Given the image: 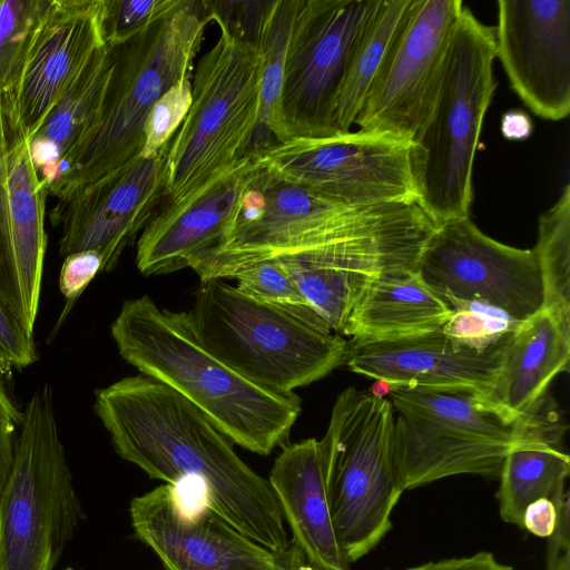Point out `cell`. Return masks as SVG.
<instances>
[{"label": "cell", "instance_id": "9c48e42d", "mask_svg": "<svg viewBox=\"0 0 570 570\" xmlns=\"http://www.w3.org/2000/svg\"><path fill=\"white\" fill-rule=\"evenodd\" d=\"M82 518L45 385L24 406L0 493V570H53Z\"/></svg>", "mask_w": 570, "mask_h": 570}, {"label": "cell", "instance_id": "4fadbf2b", "mask_svg": "<svg viewBox=\"0 0 570 570\" xmlns=\"http://www.w3.org/2000/svg\"><path fill=\"white\" fill-rule=\"evenodd\" d=\"M416 272L450 305L484 303L515 322L543 308L542 275L533 250L492 239L470 216L436 226L421 252Z\"/></svg>", "mask_w": 570, "mask_h": 570}, {"label": "cell", "instance_id": "74e56055", "mask_svg": "<svg viewBox=\"0 0 570 570\" xmlns=\"http://www.w3.org/2000/svg\"><path fill=\"white\" fill-rule=\"evenodd\" d=\"M101 265L100 255L94 250L78 252L65 257L59 274V289L68 306L63 317L89 283L101 272Z\"/></svg>", "mask_w": 570, "mask_h": 570}, {"label": "cell", "instance_id": "277c9868", "mask_svg": "<svg viewBox=\"0 0 570 570\" xmlns=\"http://www.w3.org/2000/svg\"><path fill=\"white\" fill-rule=\"evenodd\" d=\"M210 17L205 0H174L158 19L111 47L114 67L94 127L58 164L49 194L61 199L139 156L156 101L191 77Z\"/></svg>", "mask_w": 570, "mask_h": 570}, {"label": "cell", "instance_id": "e0dca14e", "mask_svg": "<svg viewBox=\"0 0 570 570\" xmlns=\"http://www.w3.org/2000/svg\"><path fill=\"white\" fill-rule=\"evenodd\" d=\"M48 194L28 140L8 130L0 95V301L30 334L40 302Z\"/></svg>", "mask_w": 570, "mask_h": 570}, {"label": "cell", "instance_id": "f35d334b", "mask_svg": "<svg viewBox=\"0 0 570 570\" xmlns=\"http://www.w3.org/2000/svg\"><path fill=\"white\" fill-rule=\"evenodd\" d=\"M569 491L553 503L557 509V522L548 537L546 570H570V515Z\"/></svg>", "mask_w": 570, "mask_h": 570}, {"label": "cell", "instance_id": "cb8c5ba5", "mask_svg": "<svg viewBox=\"0 0 570 570\" xmlns=\"http://www.w3.org/2000/svg\"><path fill=\"white\" fill-rule=\"evenodd\" d=\"M453 312L416 271L373 278L356 299L343 335L386 341L421 335L443 326Z\"/></svg>", "mask_w": 570, "mask_h": 570}, {"label": "cell", "instance_id": "52a82bcc", "mask_svg": "<svg viewBox=\"0 0 570 570\" xmlns=\"http://www.w3.org/2000/svg\"><path fill=\"white\" fill-rule=\"evenodd\" d=\"M186 314L209 352L250 382L275 392L295 393L345 363L343 336L259 303L225 279L200 282Z\"/></svg>", "mask_w": 570, "mask_h": 570}, {"label": "cell", "instance_id": "7402d4cb", "mask_svg": "<svg viewBox=\"0 0 570 570\" xmlns=\"http://www.w3.org/2000/svg\"><path fill=\"white\" fill-rule=\"evenodd\" d=\"M268 482L306 562L315 570H350L332 518L320 440L284 446Z\"/></svg>", "mask_w": 570, "mask_h": 570}, {"label": "cell", "instance_id": "836d02e7", "mask_svg": "<svg viewBox=\"0 0 570 570\" xmlns=\"http://www.w3.org/2000/svg\"><path fill=\"white\" fill-rule=\"evenodd\" d=\"M191 104V77L184 78L163 95L149 110L144 124L141 157L161 154L180 127Z\"/></svg>", "mask_w": 570, "mask_h": 570}, {"label": "cell", "instance_id": "ab89813d", "mask_svg": "<svg viewBox=\"0 0 570 570\" xmlns=\"http://www.w3.org/2000/svg\"><path fill=\"white\" fill-rule=\"evenodd\" d=\"M22 420L20 412L0 380V493L8 480L12 461L14 433Z\"/></svg>", "mask_w": 570, "mask_h": 570}, {"label": "cell", "instance_id": "ee69618b", "mask_svg": "<svg viewBox=\"0 0 570 570\" xmlns=\"http://www.w3.org/2000/svg\"><path fill=\"white\" fill-rule=\"evenodd\" d=\"M452 562V559H445L441 561H431L407 570H446Z\"/></svg>", "mask_w": 570, "mask_h": 570}, {"label": "cell", "instance_id": "e575fe53", "mask_svg": "<svg viewBox=\"0 0 570 570\" xmlns=\"http://www.w3.org/2000/svg\"><path fill=\"white\" fill-rule=\"evenodd\" d=\"M174 0H104L101 36L106 45L120 43L163 16Z\"/></svg>", "mask_w": 570, "mask_h": 570}, {"label": "cell", "instance_id": "f546056e", "mask_svg": "<svg viewBox=\"0 0 570 570\" xmlns=\"http://www.w3.org/2000/svg\"><path fill=\"white\" fill-rule=\"evenodd\" d=\"M543 282V308L570 324V185L539 217L532 248Z\"/></svg>", "mask_w": 570, "mask_h": 570}, {"label": "cell", "instance_id": "7a4b0ae2", "mask_svg": "<svg viewBox=\"0 0 570 570\" xmlns=\"http://www.w3.org/2000/svg\"><path fill=\"white\" fill-rule=\"evenodd\" d=\"M119 355L202 411L233 443L268 455L284 446L302 412L296 393L262 387L220 361L195 336L186 312L147 295L124 302L110 326Z\"/></svg>", "mask_w": 570, "mask_h": 570}, {"label": "cell", "instance_id": "5b68a950", "mask_svg": "<svg viewBox=\"0 0 570 570\" xmlns=\"http://www.w3.org/2000/svg\"><path fill=\"white\" fill-rule=\"evenodd\" d=\"M494 28L463 7L431 109L411 140L416 200L435 223L470 216L473 163L498 82Z\"/></svg>", "mask_w": 570, "mask_h": 570}, {"label": "cell", "instance_id": "44dd1931", "mask_svg": "<svg viewBox=\"0 0 570 570\" xmlns=\"http://www.w3.org/2000/svg\"><path fill=\"white\" fill-rule=\"evenodd\" d=\"M256 168L247 156L233 170L177 207L161 206L141 232L136 266L146 275L191 267L215 249L232 229Z\"/></svg>", "mask_w": 570, "mask_h": 570}, {"label": "cell", "instance_id": "603a6c76", "mask_svg": "<svg viewBox=\"0 0 570 570\" xmlns=\"http://www.w3.org/2000/svg\"><path fill=\"white\" fill-rule=\"evenodd\" d=\"M569 361L570 324L542 308L511 332L494 382L481 397L509 417L533 415Z\"/></svg>", "mask_w": 570, "mask_h": 570}, {"label": "cell", "instance_id": "7c38bea8", "mask_svg": "<svg viewBox=\"0 0 570 570\" xmlns=\"http://www.w3.org/2000/svg\"><path fill=\"white\" fill-rule=\"evenodd\" d=\"M410 151L411 142L357 130L291 138L255 158L289 184L363 207L416 200Z\"/></svg>", "mask_w": 570, "mask_h": 570}, {"label": "cell", "instance_id": "4316f807", "mask_svg": "<svg viewBox=\"0 0 570 570\" xmlns=\"http://www.w3.org/2000/svg\"><path fill=\"white\" fill-rule=\"evenodd\" d=\"M299 0H273L263 26L259 57V108L249 156L289 139L282 110L285 56Z\"/></svg>", "mask_w": 570, "mask_h": 570}, {"label": "cell", "instance_id": "ffe728a7", "mask_svg": "<svg viewBox=\"0 0 570 570\" xmlns=\"http://www.w3.org/2000/svg\"><path fill=\"white\" fill-rule=\"evenodd\" d=\"M510 334L482 351L455 343L442 327L396 340H351L344 364L390 386L470 389L484 394L494 382Z\"/></svg>", "mask_w": 570, "mask_h": 570}, {"label": "cell", "instance_id": "d6986e66", "mask_svg": "<svg viewBox=\"0 0 570 570\" xmlns=\"http://www.w3.org/2000/svg\"><path fill=\"white\" fill-rule=\"evenodd\" d=\"M104 0H52L16 86L1 95L10 134L29 141L91 56L105 45Z\"/></svg>", "mask_w": 570, "mask_h": 570}, {"label": "cell", "instance_id": "6da1fadb", "mask_svg": "<svg viewBox=\"0 0 570 570\" xmlns=\"http://www.w3.org/2000/svg\"><path fill=\"white\" fill-rule=\"evenodd\" d=\"M94 409L121 459L168 484L200 479L209 505L243 534L274 552L293 548L268 480L180 394L139 373L97 390Z\"/></svg>", "mask_w": 570, "mask_h": 570}, {"label": "cell", "instance_id": "d6a6232c", "mask_svg": "<svg viewBox=\"0 0 570 570\" xmlns=\"http://www.w3.org/2000/svg\"><path fill=\"white\" fill-rule=\"evenodd\" d=\"M453 312L442 331L455 343L474 350H485L521 322L503 311L479 302L451 303Z\"/></svg>", "mask_w": 570, "mask_h": 570}, {"label": "cell", "instance_id": "9a60e30c", "mask_svg": "<svg viewBox=\"0 0 570 570\" xmlns=\"http://www.w3.org/2000/svg\"><path fill=\"white\" fill-rule=\"evenodd\" d=\"M129 514L135 535L166 570H302L308 564L295 546L271 551L209 504H180L168 483L132 498Z\"/></svg>", "mask_w": 570, "mask_h": 570}, {"label": "cell", "instance_id": "3957f363", "mask_svg": "<svg viewBox=\"0 0 570 570\" xmlns=\"http://www.w3.org/2000/svg\"><path fill=\"white\" fill-rule=\"evenodd\" d=\"M435 228L416 200L346 206L276 177L256 159L232 229L191 268L200 282L227 279L265 261Z\"/></svg>", "mask_w": 570, "mask_h": 570}, {"label": "cell", "instance_id": "7bdbcfd3", "mask_svg": "<svg viewBox=\"0 0 570 570\" xmlns=\"http://www.w3.org/2000/svg\"><path fill=\"white\" fill-rule=\"evenodd\" d=\"M502 135L511 140L528 138L532 131L530 118L522 111L505 112L501 119Z\"/></svg>", "mask_w": 570, "mask_h": 570}, {"label": "cell", "instance_id": "d590c367", "mask_svg": "<svg viewBox=\"0 0 570 570\" xmlns=\"http://www.w3.org/2000/svg\"><path fill=\"white\" fill-rule=\"evenodd\" d=\"M273 0H205L212 21L234 39L258 47Z\"/></svg>", "mask_w": 570, "mask_h": 570}, {"label": "cell", "instance_id": "b9f144b4", "mask_svg": "<svg viewBox=\"0 0 570 570\" xmlns=\"http://www.w3.org/2000/svg\"><path fill=\"white\" fill-rule=\"evenodd\" d=\"M446 570H513L512 567L499 562L488 551H479L469 557L452 558Z\"/></svg>", "mask_w": 570, "mask_h": 570}, {"label": "cell", "instance_id": "ac0fdd59", "mask_svg": "<svg viewBox=\"0 0 570 570\" xmlns=\"http://www.w3.org/2000/svg\"><path fill=\"white\" fill-rule=\"evenodd\" d=\"M499 58L513 91L538 117L570 112V0H499Z\"/></svg>", "mask_w": 570, "mask_h": 570}, {"label": "cell", "instance_id": "4dcf8cb0", "mask_svg": "<svg viewBox=\"0 0 570 570\" xmlns=\"http://www.w3.org/2000/svg\"><path fill=\"white\" fill-rule=\"evenodd\" d=\"M52 0H0V95L18 82Z\"/></svg>", "mask_w": 570, "mask_h": 570}, {"label": "cell", "instance_id": "8992f818", "mask_svg": "<svg viewBox=\"0 0 570 570\" xmlns=\"http://www.w3.org/2000/svg\"><path fill=\"white\" fill-rule=\"evenodd\" d=\"M393 464L402 491L460 474L499 478L509 451L553 428L539 416L509 417L470 389L390 386Z\"/></svg>", "mask_w": 570, "mask_h": 570}, {"label": "cell", "instance_id": "2e32d148", "mask_svg": "<svg viewBox=\"0 0 570 570\" xmlns=\"http://www.w3.org/2000/svg\"><path fill=\"white\" fill-rule=\"evenodd\" d=\"M165 150L154 157L137 156L58 199L49 217L61 228V256L94 250L101 257V272L117 266L166 199Z\"/></svg>", "mask_w": 570, "mask_h": 570}, {"label": "cell", "instance_id": "f6af8a7d", "mask_svg": "<svg viewBox=\"0 0 570 570\" xmlns=\"http://www.w3.org/2000/svg\"><path fill=\"white\" fill-rule=\"evenodd\" d=\"M302 570H315L313 569L311 566H306L305 568H303Z\"/></svg>", "mask_w": 570, "mask_h": 570}, {"label": "cell", "instance_id": "8d00e7d4", "mask_svg": "<svg viewBox=\"0 0 570 570\" xmlns=\"http://www.w3.org/2000/svg\"><path fill=\"white\" fill-rule=\"evenodd\" d=\"M38 358L30 334L0 301V373L23 368Z\"/></svg>", "mask_w": 570, "mask_h": 570}, {"label": "cell", "instance_id": "ba28073f", "mask_svg": "<svg viewBox=\"0 0 570 570\" xmlns=\"http://www.w3.org/2000/svg\"><path fill=\"white\" fill-rule=\"evenodd\" d=\"M258 108L257 48L220 31L197 62L189 110L165 150L164 207L187 203L249 156Z\"/></svg>", "mask_w": 570, "mask_h": 570}, {"label": "cell", "instance_id": "60d3db41", "mask_svg": "<svg viewBox=\"0 0 570 570\" xmlns=\"http://www.w3.org/2000/svg\"><path fill=\"white\" fill-rule=\"evenodd\" d=\"M557 522V509L548 499H539L530 503L522 520V528L540 538H548L553 532Z\"/></svg>", "mask_w": 570, "mask_h": 570}, {"label": "cell", "instance_id": "8fae6325", "mask_svg": "<svg viewBox=\"0 0 570 570\" xmlns=\"http://www.w3.org/2000/svg\"><path fill=\"white\" fill-rule=\"evenodd\" d=\"M382 0H299L288 38L282 110L291 138L338 134V94L366 26Z\"/></svg>", "mask_w": 570, "mask_h": 570}, {"label": "cell", "instance_id": "484cf974", "mask_svg": "<svg viewBox=\"0 0 570 570\" xmlns=\"http://www.w3.org/2000/svg\"><path fill=\"white\" fill-rule=\"evenodd\" d=\"M281 261L313 309L341 336L356 299L373 278L385 273L373 261L331 250Z\"/></svg>", "mask_w": 570, "mask_h": 570}, {"label": "cell", "instance_id": "f1b7e54d", "mask_svg": "<svg viewBox=\"0 0 570 570\" xmlns=\"http://www.w3.org/2000/svg\"><path fill=\"white\" fill-rule=\"evenodd\" d=\"M413 0H382L350 60L335 109L338 132H347L407 14Z\"/></svg>", "mask_w": 570, "mask_h": 570}, {"label": "cell", "instance_id": "d4e9b609", "mask_svg": "<svg viewBox=\"0 0 570 570\" xmlns=\"http://www.w3.org/2000/svg\"><path fill=\"white\" fill-rule=\"evenodd\" d=\"M559 433H534L517 443L507 454L497 499L503 521L522 528L527 507L539 500L556 502L567 490L569 455L557 445Z\"/></svg>", "mask_w": 570, "mask_h": 570}, {"label": "cell", "instance_id": "5bb4252c", "mask_svg": "<svg viewBox=\"0 0 570 570\" xmlns=\"http://www.w3.org/2000/svg\"><path fill=\"white\" fill-rule=\"evenodd\" d=\"M461 0H413L354 121L411 142L433 104Z\"/></svg>", "mask_w": 570, "mask_h": 570}, {"label": "cell", "instance_id": "30bf717a", "mask_svg": "<svg viewBox=\"0 0 570 570\" xmlns=\"http://www.w3.org/2000/svg\"><path fill=\"white\" fill-rule=\"evenodd\" d=\"M394 421L390 400L351 386L337 395L320 440L332 518L348 563L389 532L403 493L393 464Z\"/></svg>", "mask_w": 570, "mask_h": 570}, {"label": "cell", "instance_id": "83f0119b", "mask_svg": "<svg viewBox=\"0 0 570 570\" xmlns=\"http://www.w3.org/2000/svg\"><path fill=\"white\" fill-rule=\"evenodd\" d=\"M112 67V50L105 43L91 56L29 141L53 142L60 151L59 161L70 154L97 121Z\"/></svg>", "mask_w": 570, "mask_h": 570}, {"label": "cell", "instance_id": "1f68e13d", "mask_svg": "<svg viewBox=\"0 0 570 570\" xmlns=\"http://www.w3.org/2000/svg\"><path fill=\"white\" fill-rule=\"evenodd\" d=\"M233 278L237 281L236 288L246 296L283 311L318 331L333 333L306 301L283 261L256 263Z\"/></svg>", "mask_w": 570, "mask_h": 570}, {"label": "cell", "instance_id": "bcb514c9", "mask_svg": "<svg viewBox=\"0 0 570 570\" xmlns=\"http://www.w3.org/2000/svg\"><path fill=\"white\" fill-rule=\"evenodd\" d=\"M65 570H78V569H75V568L68 567V568H66Z\"/></svg>", "mask_w": 570, "mask_h": 570}]
</instances>
